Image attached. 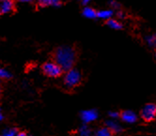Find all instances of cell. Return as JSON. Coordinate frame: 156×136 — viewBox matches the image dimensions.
Instances as JSON below:
<instances>
[{
  "label": "cell",
  "mask_w": 156,
  "mask_h": 136,
  "mask_svg": "<svg viewBox=\"0 0 156 136\" xmlns=\"http://www.w3.org/2000/svg\"><path fill=\"white\" fill-rule=\"evenodd\" d=\"M54 61L62 68L63 71L73 69L76 61L75 49L68 45H63L57 48L54 53Z\"/></svg>",
  "instance_id": "cell-1"
},
{
  "label": "cell",
  "mask_w": 156,
  "mask_h": 136,
  "mask_svg": "<svg viewBox=\"0 0 156 136\" xmlns=\"http://www.w3.org/2000/svg\"><path fill=\"white\" fill-rule=\"evenodd\" d=\"M82 82V74L77 69H71L66 71L64 76V85L67 88H74Z\"/></svg>",
  "instance_id": "cell-2"
},
{
  "label": "cell",
  "mask_w": 156,
  "mask_h": 136,
  "mask_svg": "<svg viewBox=\"0 0 156 136\" xmlns=\"http://www.w3.org/2000/svg\"><path fill=\"white\" fill-rule=\"evenodd\" d=\"M41 71L46 76L52 77V78L59 77L63 72L62 68L55 61H48L42 64Z\"/></svg>",
  "instance_id": "cell-3"
},
{
  "label": "cell",
  "mask_w": 156,
  "mask_h": 136,
  "mask_svg": "<svg viewBox=\"0 0 156 136\" xmlns=\"http://www.w3.org/2000/svg\"><path fill=\"white\" fill-rule=\"evenodd\" d=\"M140 118L146 123H151L156 119V103L145 104L140 111Z\"/></svg>",
  "instance_id": "cell-4"
},
{
  "label": "cell",
  "mask_w": 156,
  "mask_h": 136,
  "mask_svg": "<svg viewBox=\"0 0 156 136\" xmlns=\"http://www.w3.org/2000/svg\"><path fill=\"white\" fill-rule=\"evenodd\" d=\"M119 118L125 123L133 124L138 120V116L132 110H123L120 112Z\"/></svg>",
  "instance_id": "cell-5"
},
{
  "label": "cell",
  "mask_w": 156,
  "mask_h": 136,
  "mask_svg": "<svg viewBox=\"0 0 156 136\" xmlns=\"http://www.w3.org/2000/svg\"><path fill=\"white\" fill-rule=\"evenodd\" d=\"M80 117L85 124L91 123L98 118V112L94 109L84 110L80 113Z\"/></svg>",
  "instance_id": "cell-6"
},
{
  "label": "cell",
  "mask_w": 156,
  "mask_h": 136,
  "mask_svg": "<svg viewBox=\"0 0 156 136\" xmlns=\"http://www.w3.org/2000/svg\"><path fill=\"white\" fill-rule=\"evenodd\" d=\"M115 15V10L112 9H101L97 11V19L107 21L110 18H113Z\"/></svg>",
  "instance_id": "cell-7"
},
{
  "label": "cell",
  "mask_w": 156,
  "mask_h": 136,
  "mask_svg": "<svg viewBox=\"0 0 156 136\" xmlns=\"http://www.w3.org/2000/svg\"><path fill=\"white\" fill-rule=\"evenodd\" d=\"M105 126H106L107 128H109L111 130V131H112L114 134L121 133V132L124 131L123 128H122L121 126H119V124L117 123L116 121H114L113 119H110V120L105 121Z\"/></svg>",
  "instance_id": "cell-8"
},
{
  "label": "cell",
  "mask_w": 156,
  "mask_h": 136,
  "mask_svg": "<svg viewBox=\"0 0 156 136\" xmlns=\"http://www.w3.org/2000/svg\"><path fill=\"white\" fill-rule=\"evenodd\" d=\"M13 8L14 4L12 0H2V1H0V12H1V14L10 12V11H12Z\"/></svg>",
  "instance_id": "cell-9"
},
{
  "label": "cell",
  "mask_w": 156,
  "mask_h": 136,
  "mask_svg": "<svg viewBox=\"0 0 156 136\" xmlns=\"http://www.w3.org/2000/svg\"><path fill=\"white\" fill-rule=\"evenodd\" d=\"M82 15L87 19H91V20L97 19V11L88 5L84 6L82 10Z\"/></svg>",
  "instance_id": "cell-10"
},
{
  "label": "cell",
  "mask_w": 156,
  "mask_h": 136,
  "mask_svg": "<svg viewBox=\"0 0 156 136\" xmlns=\"http://www.w3.org/2000/svg\"><path fill=\"white\" fill-rule=\"evenodd\" d=\"M105 25L113 30H120L123 28V25L115 18H110L107 21H105Z\"/></svg>",
  "instance_id": "cell-11"
},
{
  "label": "cell",
  "mask_w": 156,
  "mask_h": 136,
  "mask_svg": "<svg viewBox=\"0 0 156 136\" xmlns=\"http://www.w3.org/2000/svg\"><path fill=\"white\" fill-rule=\"evenodd\" d=\"M144 41L150 48L156 50V32L153 34H148V35H145Z\"/></svg>",
  "instance_id": "cell-12"
},
{
  "label": "cell",
  "mask_w": 156,
  "mask_h": 136,
  "mask_svg": "<svg viewBox=\"0 0 156 136\" xmlns=\"http://www.w3.org/2000/svg\"><path fill=\"white\" fill-rule=\"evenodd\" d=\"M114 133L111 131V130L109 128H107L106 126L103 127V128H100L95 133L94 136H113Z\"/></svg>",
  "instance_id": "cell-13"
},
{
  "label": "cell",
  "mask_w": 156,
  "mask_h": 136,
  "mask_svg": "<svg viewBox=\"0 0 156 136\" xmlns=\"http://www.w3.org/2000/svg\"><path fill=\"white\" fill-rule=\"evenodd\" d=\"M79 133L81 136H91L92 131L87 126V124H84V125L79 129Z\"/></svg>",
  "instance_id": "cell-14"
},
{
  "label": "cell",
  "mask_w": 156,
  "mask_h": 136,
  "mask_svg": "<svg viewBox=\"0 0 156 136\" xmlns=\"http://www.w3.org/2000/svg\"><path fill=\"white\" fill-rule=\"evenodd\" d=\"M12 77V75L9 71H6L5 69H2V68H0V79H1V80H8V79H10Z\"/></svg>",
  "instance_id": "cell-15"
},
{
  "label": "cell",
  "mask_w": 156,
  "mask_h": 136,
  "mask_svg": "<svg viewBox=\"0 0 156 136\" xmlns=\"http://www.w3.org/2000/svg\"><path fill=\"white\" fill-rule=\"evenodd\" d=\"M108 5L110 6V9H112L114 10H118L121 9V4L117 1V0H109Z\"/></svg>",
  "instance_id": "cell-16"
},
{
  "label": "cell",
  "mask_w": 156,
  "mask_h": 136,
  "mask_svg": "<svg viewBox=\"0 0 156 136\" xmlns=\"http://www.w3.org/2000/svg\"><path fill=\"white\" fill-rule=\"evenodd\" d=\"M18 132V130L15 129V128H12V129H9V130H6L4 131L3 132V136H15Z\"/></svg>",
  "instance_id": "cell-17"
},
{
  "label": "cell",
  "mask_w": 156,
  "mask_h": 136,
  "mask_svg": "<svg viewBox=\"0 0 156 136\" xmlns=\"http://www.w3.org/2000/svg\"><path fill=\"white\" fill-rule=\"evenodd\" d=\"M115 15L117 16V18L118 19H120V20H122V19H125L126 18V12L123 10V9H118V10H116V12H115Z\"/></svg>",
  "instance_id": "cell-18"
},
{
  "label": "cell",
  "mask_w": 156,
  "mask_h": 136,
  "mask_svg": "<svg viewBox=\"0 0 156 136\" xmlns=\"http://www.w3.org/2000/svg\"><path fill=\"white\" fill-rule=\"evenodd\" d=\"M38 4L41 7H48V6H52L53 1L52 0H38Z\"/></svg>",
  "instance_id": "cell-19"
},
{
  "label": "cell",
  "mask_w": 156,
  "mask_h": 136,
  "mask_svg": "<svg viewBox=\"0 0 156 136\" xmlns=\"http://www.w3.org/2000/svg\"><path fill=\"white\" fill-rule=\"evenodd\" d=\"M119 115H120V112H118V111H110L108 113L109 118H112V119H118V118H119Z\"/></svg>",
  "instance_id": "cell-20"
},
{
  "label": "cell",
  "mask_w": 156,
  "mask_h": 136,
  "mask_svg": "<svg viewBox=\"0 0 156 136\" xmlns=\"http://www.w3.org/2000/svg\"><path fill=\"white\" fill-rule=\"evenodd\" d=\"M52 1H53L52 6H54L55 8H59L61 6V0H52Z\"/></svg>",
  "instance_id": "cell-21"
},
{
  "label": "cell",
  "mask_w": 156,
  "mask_h": 136,
  "mask_svg": "<svg viewBox=\"0 0 156 136\" xmlns=\"http://www.w3.org/2000/svg\"><path fill=\"white\" fill-rule=\"evenodd\" d=\"M91 1H92V0H81V3H82L83 6H87Z\"/></svg>",
  "instance_id": "cell-22"
},
{
  "label": "cell",
  "mask_w": 156,
  "mask_h": 136,
  "mask_svg": "<svg viewBox=\"0 0 156 136\" xmlns=\"http://www.w3.org/2000/svg\"><path fill=\"white\" fill-rule=\"evenodd\" d=\"M15 136H27V134L25 131H21V132H17V134Z\"/></svg>",
  "instance_id": "cell-23"
},
{
  "label": "cell",
  "mask_w": 156,
  "mask_h": 136,
  "mask_svg": "<svg viewBox=\"0 0 156 136\" xmlns=\"http://www.w3.org/2000/svg\"><path fill=\"white\" fill-rule=\"evenodd\" d=\"M18 1H20L22 3H29V2H32L33 0H18Z\"/></svg>",
  "instance_id": "cell-24"
},
{
  "label": "cell",
  "mask_w": 156,
  "mask_h": 136,
  "mask_svg": "<svg viewBox=\"0 0 156 136\" xmlns=\"http://www.w3.org/2000/svg\"><path fill=\"white\" fill-rule=\"evenodd\" d=\"M3 119V115L1 114V112H0V121H1Z\"/></svg>",
  "instance_id": "cell-25"
},
{
  "label": "cell",
  "mask_w": 156,
  "mask_h": 136,
  "mask_svg": "<svg viewBox=\"0 0 156 136\" xmlns=\"http://www.w3.org/2000/svg\"><path fill=\"white\" fill-rule=\"evenodd\" d=\"M1 93H2V86H1V84H0V96H1Z\"/></svg>",
  "instance_id": "cell-26"
},
{
  "label": "cell",
  "mask_w": 156,
  "mask_h": 136,
  "mask_svg": "<svg viewBox=\"0 0 156 136\" xmlns=\"http://www.w3.org/2000/svg\"><path fill=\"white\" fill-rule=\"evenodd\" d=\"M0 15H1V12H0Z\"/></svg>",
  "instance_id": "cell-27"
},
{
  "label": "cell",
  "mask_w": 156,
  "mask_h": 136,
  "mask_svg": "<svg viewBox=\"0 0 156 136\" xmlns=\"http://www.w3.org/2000/svg\"><path fill=\"white\" fill-rule=\"evenodd\" d=\"M0 112H1V109H0Z\"/></svg>",
  "instance_id": "cell-28"
},
{
  "label": "cell",
  "mask_w": 156,
  "mask_h": 136,
  "mask_svg": "<svg viewBox=\"0 0 156 136\" xmlns=\"http://www.w3.org/2000/svg\"><path fill=\"white\" fill-rule=\"evenodd\" d=\"M0 1H2V0H0Z\"/></svg>",
  "instance_id": "cell-29"
},
{
  "label": "cell",
  "mask_w": 156,
  "mask_h": 136,
  "mask_svg": "<svg viewBox=\"0 0 156 136\" xmlns=\"http://www.w3.org/2000/svg\"><path fill=\"white\" fill-rule=\"evenodd\" d=\"M79 1H81V0H79Z\"/></svg>",
  "instance_id": "cell-30"
},
{
  "label": "cell",
  "mask_w": 156,
  "mask_h": 136,
  "mask_svg": "<svg viewBox=\"0 0 156 136\" xmlns=\"http://www.w3.org/2000/svg\"><path fill=\"white\" fill-rule=\"evenodd\" d=\"M1 136H3V135H1Z\"/></svg>",
  "instance_id": "cell-31"
}]
</instances>
